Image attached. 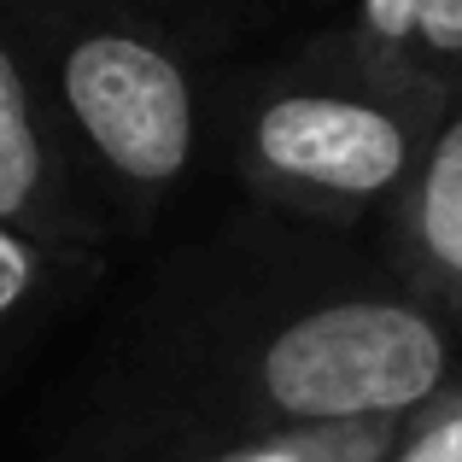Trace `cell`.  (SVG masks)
<instances>
[{"label": "cell", "instance_id": "obj_1", "mask_svg": "<svg viewBox=\"0 0 462 462\" xmlns=\"http://www.w3.org/2000/svg\"><path fill=\"white\" fill-rule=\"evenodd\" d=\"M451 381V328L410 293H316L240 310L217 299L158 328L135 393L147 433L205 457L270 433L404 421ZM199 457V462H205Z\"/></svg>", "mask_w": 462, "mask_h": 462}, {"label": "cell", "instance_id": "obj_2", "mask_svg": "<svg viewBox=\"0 0 462 462\" xmlns=\"http://www.w3.org/2000/svg\"><path fill=\"white\" fill-rule=\"evenodd\" d=\"M0 30L106 228L147 235L211 158V23L176 0H0Z\"/></svg>", "mask_w": 462, "mask_h": 462}, {"label": "cell", "instance_id": "obj_3", "mask_svg": "<svg viewBox=\"0 0 462 462\" xmlns=\"http://www.w3.org/2000/svg\"><path fill=\"white\" fill-rule=\"evenodd\" d=\"M451 106L328 30L293 59L228 70L211 152L263 205L346 228L398 199Z\"/></svg>", "mask_w": 462, "mask_h": 462}, {"label": "cell", "instance_id": "obj_4", "mask_svg": "<svg viewBox=\"0 0 462 462\" xmlns=\"http://www.w3.org/2000/svg\"><path fill=\"white\" fill-rule=\"evenodd\" d=\"M0 223L53 252L59 263L94 275L106 252V217L70 170L59 135L47 129L42 100L0 30Z\"/></svg>", "mask_w": 462, "mask_h": 462}, {"label": "cell", "instance_id": "obj_5", "mask_svg": "<svg viewBox=\"0 0 462 462\" xmlns=\"http://www.w3.org/2000/svg\"><path fill=\"white\" fill-rule=\"evenodd\" d=\"M381 217L398 287L462 334V106L445 112L439 135Z\"/></svg>", "mask_w": 462, "mask_h": 462}, {"label": "cell", "instance_id": "obj_6", "mask_svg": "<svg viewBox=\"0 0 462 462\" xmlns=\"http://www.w3.org/2000/svg\"><path fill=\"white\" fill-rule=\"evenodd\" d=\"M334 30L369 65L462 106V0H351Z\"/></svg>", "mask_w": 462, "mask_h": 462}, {"label": "cell", "instance_id": "obj_7", "mask_svg": "<svg viewBox=\"0 0 462 462\" xmlns=\"http://www.w3.org/2000/svg\"><path fill=\"white\" fill-rule=\"evenodd\" d=\"M70 282H82V270L59 263L53 252H42L35 240L0 223V357L65 299Z\"/></svg>", "mask_w": 462, "mask_h": 462}, {"label": "cell", "instance_id": "obj_8", "mask_svg": "<svg viewBox=\"0 0 462 462\" xmlns=\"http://www.w3.org/2000/svg\"><path fill=\"white\" fill-rule=\"evenodd\" d=\"M398 421H357V428H305V433H270L246 439L205 462H381Z\"/></svg>", "mask_w": 462, "mask_h": 462}, {"label": "cell", "instance_id": "obj_9", "mask_svg": "<svg viewBox=\"0 0 462 462\" xmlns=\"http://www.w3.org/2000/svg\"><path fill=\"white\" fill-rule=\"evenodd\" d=\"M381 462H462V381H445L428 404L410 410Z\"/></svg>", "mask_w": 462, "mask_h": 462}]
</instances>
